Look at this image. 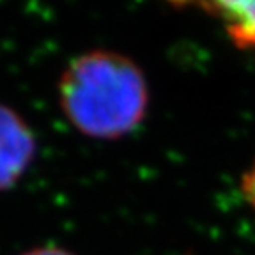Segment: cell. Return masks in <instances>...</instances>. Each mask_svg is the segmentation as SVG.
Wrapping results in <instances>:
<instances>
[{
  "label": "cell",
  "instance_id": "obj_5",
  "mask_svg": "<svg viewBox=\"0 0 255 255\" xmlns=\"http://www.w3.org/2000/svg\"><path fill=\"white\" fill-rule=\"evenodd\" d=\"M23 255H73L69 252L62 250V248H55V247H44V248H36V250H30Z\"/></svg>",
  "mask_w": 255,
  "mask_h": 255
},
{
  "label": "cell",
  "instance_id": "obj_2",
  "mask_svg": "<svg viewBox=\"0 0 255 255\" xmlns=\"http://www.w3.org/2000/svg\"><path fill=\"white\" fill-rule=\"evenodd\" d=\"M36 154V136L18 112L0 103V191L20 181Z\"/></svg>",
  "mask_w": 255,
  "mask_h": 255
},
{
  "label": "cell",
  "instance_id": "obj_4",
  "mask_svg": "<svg viewBox=\"0 0 255 255\" xmlns=\"http://www.w3.org/2000/svg\"><path fill=\"white\" fill-rule=\"evenodd\" d=\"M241 190H243V195L247 199V202L254 207L255 211V161L248 172L243 175V181H241Z\"/></svg>",
  "mask_w": 255,
  "mask_h": 255
},
{
  "label": "cell",
  "instance_id": "obj_1",
  "mask_svg": "<svg viewBox=\"0 0 255 255\" xmlns=\"http://www.w3.org/2000/svg\"><path fill=\"white\" fill-rule=\"evenodd\" d=\"M64 116L91 138L131 133L145 117L149 91L140 68L110 50H92L68 64L59 80Z\"/></svg>",
  "mask_w": 255,
  "mask_h": 255
},
{
  "label": "cell",
  "instance_id": "obj_3",
  "mask_svg": "<svg viewBox=\"0 0 255 255\" xmlns=\"http://www.w3.org/2000/svg\"><path fill=\"white\" fill-rule=\"evenodd\" d=\"M200 7L222 21L234 44L255 48V2H209Z\"/></svg>",
  "mask_w": 255,
  "mask_h": 255
}]
</instances>
